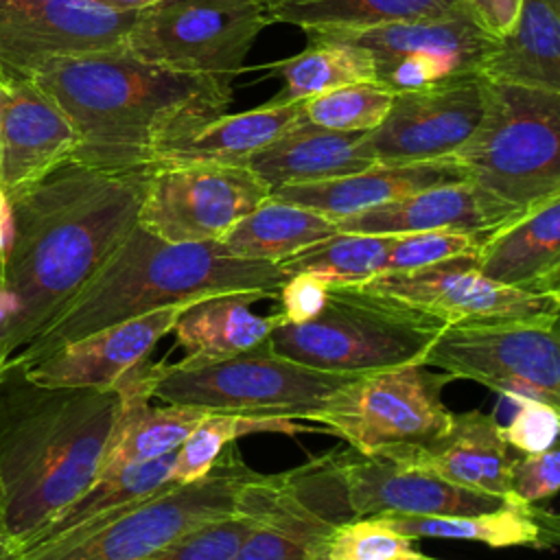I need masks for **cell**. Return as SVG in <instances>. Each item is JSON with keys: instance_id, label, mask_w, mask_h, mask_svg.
Segmentation results:
<instances>
[{"instance_id": "6da1fadb", "label": "cell", "mask_w": 560, "mask_h": 560, "mask_svg": "<svg viewBox=\"0 0 560 560\" xmlns=\"http://www.w3.org/2000/svg\"><path fill=\"white\" fill-rule=\"evenodd\" d=\"M149 173H105L66 160L15 197L4 287L18 313L0 332L9 359L98 271L138 223Z\"/></svg>"}, {"instance_id": "7a4b0ae2", "label": "cell", "mask_w": 560, "mask_h": 560, "mask_svg": "<svg viewBox=\"0 0 560 560\" xmlns=\"http://www.w3.org/2000/svg\"><path fill=\"white\" fill-rule=\"evenodd\" d=\"M33 79L74 127L70 160L120 175L151 173L232 98L230 79L155 66L127 48L52 57Z\"/></svg>"}, {"instance_id": "3957f363", "label": "cell", "mask_w": 560, "mask_h": 560, "mask_svg": "<svg viewBox=\"0 0 560 560\" xmlns=\"http://www.w3.org/2000/svg\"><path fill=\"white\" fill-rule=\"evenodd\" d=\"M120 396L50 387L4 361L0 370V494L20 549L98 475Z\"/></svg>"}, {"instance_id": "277c9868", "label": "cell", "mask_w": 560, "mask_h": 560, "mask_svg": "<svg viewBox=\"0 0 560 560\" xmlns=\"http://www.w3.org/2000/svg\"><path fill=\"white\" fill-rule=\"evenodd\" d=\"M284 280L278 265L238 258L219 241L168 243L136 223L85 287L7 361L28 365L101 328L214 293L262 291L276 300Z\"/></svg>"}, {"instance_id": "5b68a950", "label": "cell", "mask_w": 560, "mask_h": 560, "mask_svg": "<svg viewBox=\"0 0 560 560\" xmlns=\"http://www.w3.org/2000/svg\"><path fill=\"white\" fill-rule=\"evenodd\" d=\"M455 160L501 223L558 197L560 92L486 81L481 122Z\"/></svg>"}, {"instance_id": "8992f818", "label": "cell", "mask_w": 560, "mask_h": 560, "mask_svg": "<svg viewBox=\"0 0 560 560\" xmlns=\"http://www.w3.org/2000/svg\"><path fill=\"white\" fill-rule=\"evenodd\" d=\"M262 475L228 444L212 468L22 549V560H144L186 532L232 514Z\"/></svg>"}, {"instance_id": "52a82bcc", "label": "cell", "mask_w": 560, "mask_h": 560, "mask_svg": "<svg viewBox=\"0 0 560 560\" xmlns=\"http://www.w3.org/2000/svg\"><path fill=\"white\" fill-rule=\"evenodd\" d=\"M444 326L440 317L357 282H330L324 308L302 324L280 322L269 343L300 365L361 376L420 363Z\"/></svg>"}, {"instance_id": "ba28073f", "label": "cell", "mask_w": 560, "mask_h": 560, "mask_svg": "<svg viewBox=\"0 0 560 560\" xmlns=\"http://www.w3.org/2000/svg\"><path fill=\"white\" fill-rule=\"evenodd\" d=\"M348 378L352 376L313 370L278 354L269 337L208 365L179 368L175 363L147 361L144 370L151 398L162 402L201 407L210 413L298 422H308L328 394Z\"/></svg>"}, {"instance_id": "9c48e42d", "label": "cell", "mask_w": 560, "mask_h": 560, "mask_svg": "<svg viewBox=\"0 0 560 560\" xmlns=\"http://www.w3.org/2000/svg\"><path fill=\"white\" fill-rule=\"evenodd\" d=\"M444 372L407 363L348 378L308 418L361 455H387L427 446L442 435L453 411L442 400Z\"/></svg>"}, {"instance_id": "30bf717a", "label": "cell", "mask_w": 560, "mask_h": 560, "mask_svg": "<svg viewBox=\"0 0 560 560\" xmlns=\"http://www.w3.org/2000/svg\"><path fill=\"white\" fill-rule=\"evenodd\" d=\"M267 24L262 0H158L138 11L125 48L155 66L232 81Z\"/></svg>"}, {"instance_id": "8fae6325", "label": "cell", "mask_w": 560, "mask_h": 560, "mask_svg": "<svg viewBox=\"0 0 560 560\" xmlns=\"http://www.w3.org/2000/svg\"><path fill=\"white\" fill-rule=\"evenodd\" d=\"M558 317L462 326L448 324L420 363L481 383L508 398L560 407Z\"/></svg>"}, {"instance_id": "7c38bea8", "label": "cell", "mask_w": 560, "mask_h": 560, "mask_svg": "<svg viewBox=\"0 0 560 560\" xmlns=\"http://www.w3.org/2000/svg\"><path fill=\"white\" fill-rule=\"evenodd\" d=\"M269 195L247 166L160 164L147 175L138 225L168 243L219 241Z\"/></svg>"}, {"instance_id": "4fadbf2b", "label": "cell", "mask_w": 560, "mask_h": 560, "mask_svg": "<svg viewBox=\"0 0 560 560\" xmlns=\"http://www.w3.org/2000/svg\"><path fill=\"white\" fill-rule=\"evenodd\" d=\"M440 317L446 326H479L558 317L560 293H527L503 287L477 271L475 254L440 260L411 271H392L357 282Z\"/></svg>"}, {"instance_id": "5bb4252c", "label": "cell", "mask_w": 560, "mask_h": 560, "mask_svg": "<svg viewBox=\"0 0 560 560\" xmlns=\"http://www.w3.org/2000/svg\"><path fill=\"white\" fill-rule=\"evenodd\" d=\"M322 457L350 518L468 516L503 503L499 497L457 488L396 457L361 455L354 448L330 451Z\"/></svg>"}, {"instance_id": "9a60e30c", "label": "cell", "mask_w": 560, "mask_h": 560, "mask_svg": "<svg viewBox=\"0 0 560 560\" xmlns=\"http://www.w3.org/2000/svg\"><path fill=\"white\" fill-rule=\"evenodd\" d=\"M486 79L477 72L396 92L387 116L368 131L376 162L405 164L455 158L483 116Z\"/></svg>"}, {"instance_id": "2e32d148", "label": "cell", "mask_w": 560, "mask_h": 560, "mask_svg": "<svg viewBox=\"0 0 560 560\" xmlns=\"http://www.w3.org/2000/svg\"><path fill=\"white\" fill-rule=\"evenodd\" d=\"M182 306H164L101 328L20 368L39 385L112 389L127 370L149 359L155 343L173 330Z\"/></svg>"}, {"instance_id": "e0dca14e", "label": "cell", "mask_w": 560, "mask_h": 560, "mask_svg": "<svg viewBox=\"0 0 560 560\" xmlns=\"http://www.w3.org/2000/svg\"><path fill=\"white\" fill-rule=\"evenodd\" d=\"M74 147L72 122L35 79L7 85L0 114V190L9 199L70 160Z\"/></svg>"}, {"instance_id": "ac0fdd59", "label": "cell", "mask_w": 560, "mask_h": 560, "mask_svg": "<svg viewBox=\"0 0 560 560\" xmlns=\"http://www.w3.org/2000/svg\"><path fill=\"white\" fill-rule=\"evenodd\" d=\"M319 33L368 50L374 63L420 57L438 63L451 77L479 74V66L494 42V37L472 20L464 4L442 18Z\"/></svg>"}, {"instance_id": "d6986e66", "label": "cell", "mask_w": 560, "mask_h": 560, "mask_svg": "<svg viewBox=\"0 0 560 560\" xmlns=\"http://www.w3.org/2000/svg\"><path fill=\"white\" fill-rule=\"evenodd\" d=\"M466 179V168L455 158L405 164L374 162L363 171L337 179L282 186L273 190L271 197L319 212L330 221H339L411 192Z\"/></svg>"}, {"instance_id": "ffe728a7", "label": "cell", "mask_w": 560, "mask_h": 560, "mask_svg": "<svg viewBox=\"0 0 560 560\" xmlns=\"http://www.w3.org/2000/svg\"><path fill=\"white\" fill-rule=\"evenodd\" d=\"M387 457L402 459L464 490L499 499L512 497L510 455L501 424L479 409L453 413L448 429L427 446L387 453Z\"/></svg>"}, {"instance_id": "44dd1931", "label": "cell", "mask_w": 560, "mask_h": 560, "mask_svg": "<svg viewBox=\"0 0 560 560\" xmlns=\"http://www.w3.org/2000/svg\"><path fill=\"white\" fill-rule=\"evenodd\" d=\"M475 265L497 284L560 293V195L492 230Z\"/></svg>"}, {"instance_id": "7402d4cb", "label": "cell", "mask_w": 560, "mask_h": 560, "mask_svg": "<svg viewBox=\"0 0 560 560\" xmlns=\"http://www.w3.org/2000/svg\"><path fill=\"white\" fill-rule=\"evenodd\" d=\"M147 361L136 363L112 387L118 392L120 402L98 472L177 451L188 433L210 413L201 407L175 402L151 405L144 381Z\"/></svg>"}, {"instance_id": "603a6c76", "label": "cell", "mask_w": 560, "mask_h": 560, "mask_svg": "<svg viewBox=\"0 0 560 560\" xmlns=\"http://www.w3.org/2000/svg\"><path fill=\"white\" fill-rule=\"evenodd\" d=\"M374 153L365 133H348L300 120L247 160V168L273 192L282 186L315 184L372 166Z\"/></svg>"}, {"instance_id": "cb8c5ba5", "label": "cell", "mask_w": 560, "mask_h": 560, "mask_svg": "<svg viewBox=\"0 0 560 560\" xmlns=\"http://www.w3.org/2000/svg\"><path fill=\"white\" fill-rule=\"evenodd\" d=\"M258 300H269V295L262 291H225L184 304L171 330L175 346L184 350V359L175 365H208L267 339L282 319L276 311L254 315L249 306Z\"/></svg>"}, {"instance_id": "d4e9b609", "label": "cell", "mask_w": 560, "mask_h": 560, "mask_svg": "<svg viewBox=\"0 0 560 560\" xmlns=\"http://www.w3.org/2000/svg\"><path fill=\"white\" fill-rule=\"evenodd\" d=\"M337 232L354 234H413L433 230L492 232L501 223L477 188L466 179L433 186L407 197L361 210L335 221Z\"/></svg>"}, {"instance_id": "484cf974", "label": "cell", "mask_w": 560, "mask_h": 560, "mask_svg": "<svg viewBox=\"0 0 560 560\" xmlns=\"http://www.w3.org/2000/svg\"><path fill=\"white\" fill-rule=\"evenodd\" d=\"M337 523L306 483L302 468L280 472L273 501L232 560H317L322 540Z\"/></svg>"}, {"instance_id": "4316f807", "label": "cell", "mask_w": 560, "mask_h": 560, "mask_svg": "<svg viewBox=\"0 0 560 560\" xmlns=\"http://www.w3.org/2000/svg\"><path fill=\"white\" fill-rule=\"evenodd\" d=\"M479 74L494 83L560 92V4L521 0L514 24L494 37Z\"/></svg>"}, {"instance_id": "83f0119b", "label": "cell", "mask_w": 560, "mask_h": 560, "mask_svg": "<svg viewBox=\"0 0 560 560\" xmlns=\"http://www.w3.org/2000/svg\"><path fill=\"white\" fill-rule=\"evenodd\" d=\"M387 521L409 538H455L490 547L556 549L560 536L553 512L516 497L503 499L494 510L468 516H389Z\"/></svg>"}, {"instance_id": "f1b7e54d", "label": "cell", "mask_w": 560, "mask_h": 560, "mask_svg": "<svg viewBox=\"0 0 560 560\" xmlns=\"http://www.w3.org/2000/svg\"><path fill=\"white\" fill-rule=\"evenodd\" d=\"M304 120L302 101L265 103L241 114H221L173 144L160 164H234L245 166L247 160L273 142L278 136ZM158 164V166H160Z\"/></svg>"}, {"instance_id": "f546056e", "label": "cell", "mask_w": 560, "mask_h": 560, "mask_svg": "<svg viewBox=\"0 0 560 560\" xmlns=\"http://www.w3.org/2000/svg\"><path fill=\"white\" fill-rule=\"evenodd\" d=\"M332 234H337V225L328 217L269 195L260 206L236 221L219 243L238 258L278 265Z\"/></svg>"}, {"instance_id": "4dcf8cb0", "label": "cell", "mask_w": 560, "mask_h": 560, "mask_svg": "<svg viewBox=\"0 0 560 560\" xmlns=\"http://www.w3.org/2000/svg\"><path fill=\"white\" fill-rule=\"evenodd\" d=\"M457 7L462 0H278L267 18L304 31H346L442 18Z\"/></svg>"}, {"instance_id": "1f68e13d", "label": "cell", "mask_w": 560, "mask_h": 560, "mask_svg": "<svg viewBox=\"0 0 560 560\" xmlns=\"http://www.w3.org/2000/svg\"><path fill=\"white\" fill-rule=\"evenodd\" d=\"M308 46L280 63L284 90L271 103L308 101L335 88L376 81L368 50L319 31H304Z\"/></svg>"}, {"instance_id": "d6a6232c", "label": "cell", "mask_w": 560, "mask_h": 560, "mask_svg": "<svg viewBox=\"0 0 560 560\" xmlns=\"http://www.w3.org/2000/svg\"><path fill=\"white\" fill-rule=\"evenodd\" d=\"M175 459V451L162 457L138 462L129 466H120L114 470H103L94 477V481L70 503L66 505L48 525H44L26 547L59 536L98 514L118 510L131 501L147 499L175 481H171V466ZM177 486V483H175ZM24 547V549H26Z\"/></svg>"}, {"instance_id": "836d02e7", "label": "cell", "mask_w": 560, "mask_h": 560, "mask_svg": "<svg viewBox=\"0 0 560 560\" xmlns=\"http://www.w3.org/2000/svg\"><path fill=\"white\" fill-rule=\"evenodd\" d=\"M392 241L389 234L337 232L280 260L278 269L287 278L308 273L337 284L365 282L383 273Z\"/></svg>"}, {"instance_id": "e575fe53", "label": "cell", "mask_w": 560, "mask_h": 560, "mask_svg": "<svg viewBox=\"0 0 560 560\" xmlns=\"http://www.w3.org/2000/svg\"><path fill=\"white\" fill-rule=\"evenodd\" d=\"M280 486V475H262L232 514L203 523L144 560H232L247 534L260 523Z\"/></svg>"}, {"instance_id": "d590c367", "label": "cell", "mask_w": 560, "mask_h": 560, "mask_svg": "<svg viewBox=\"0 0 560 560\" xmlns=\"http://www.w3.org/2000/svg\"><path fill=\"white\" fill-rule=\"evenodd\" d=\"M302 431H315L308 424L287 418H254L236 413H208L179 444L171 466V481L190 483L203 477L221 451L243 435L252 433H287L298 435Z\"/></svg>"}, {"instance_id": "8d00e7d4", "label": "cell", "mask_w": 560, "mask_h": 560, "mask_svg": "<svg viewBox=\"0 0 560 560\" xmlns=\"http://www.w3.org/2000/svg\"><path fill=\"white\" fill-rule=\"evenodd\" d=\"M394 92L376 81L335 88L308 101H302L304 120L332 131H372L389 112Z\"/></svg>"}, {"instance_id": "74e56055", "label": "cell", "mask_w": 560, "mask_h": 560, "mask_svg": "<svg viewBox=\"0 0 560 560\" xmlns=\"http://www.w3.org/2000/svg\"><path fill=\"white\" fill-rule=\"evenodd\" d=\"M411 538L387 518L359 516L337 523L322 540L317 560H422Z\"/></svg>"}, {"instance_id": "f35d334b", "label": "cell", "mask_w": 560, "mask_h": 560, "mask_svg": "<svg viewBox=\"0 0 560 560\" xmlns=\"http://www.w3.org/2000/svg\"><path fill=\"white\" fill-rule=\"evenodd\" d=\"M490 232H453V230H433V232H413L396 234L385 260L383 273L392 271H411L427 265H435L446 258L477 254Z\"/></svg>"}, {"instance_id": "ab89813d", "label": "cell", "mask_w": 560, "mask_h": 560, "mask_svg": "<svg viewBox=\"0 0 560 560\" xmlns=\"http://www.w3.org/2000/svg\"><path fill=\"white\" fill-rule=\"evenodd\" d=\"M518 409L512 420L501 427V438L508 446L521 453H540L556 446L560 431V407L534 398H512Z\"/></svg>"}, {"instance_id": "60d3db41", "label": "cell", "mask_w": 560, "mask_h": 560, "mask_svg": "<svg viewBox=\"0 0 560 560\" xmlns=\"http://www.w3.org/2000/svg\"><path fill=\"white\" fill-rule=\"evenodd\" d=\"M560 486V453L556 446L540 453H523L510 457V492L512 497L540 505L549 501Z\"/></svg>"}, {"instance_id": "b9f144b4", "label": "cell", "mask_w": 560, "mask_h": 560, "mask_svg": "<svg viewBox=\"0 0 560 560\" xmlns=\"http://www.w3.org/2000/svg\"><path fill=\"white\" fill-rule=\"evenodd\" d=\"M328 284L330 282L308 273L289 276L276 295L280 302L276 313L287 324H302L313 319L324 308Z\"/></svg>"}, {"instance_id": "7bdbcfd3", "label": "cell", "mask_w": 560, "mask_h": 560, "mask_svg": "<svg viewBox=\"0 0 560 560\" xmlns=\"http://www.w3.org/2000/svg\"><path fill=\"white\" fill-rule=\"evenodd\" d=\"M472 20L492 37H501L516 20L521 0H462Z\"/></svg>"}, {"instance_id": "ee69618b", "label": "cell", "mask_w": 560, "mask_h": 560, "mask_svg": "<svg viewBox=\"0 0 560 560\" xmlns=\"http://www.w3.org/2000/svg\"><path fill=\"white\" fill-rule=\"evenodd\" d=\"M13 245V208L4 190H0V280L4 282V267Z\"/></svg>"}, {"instance_id": "f6af8a7d", "label": "cell", "mask_w": 560, "mask_h": 560, "mask_svg": "<svg viewBox=\"0 0 560 560\" xmlns=\"http://www.w3.org/2000/svg\"><path fill=\"white\" fill-rule=\"evenodd\" d=\"M15 313H18V300L0 280V332L9 326V322L15 317Z\"/></svg>"}, {"instance_id": "bcb514c9", "label": "cell", "mask_w": 560, "mask_h": 560, "mask_svg": "<svg viewBox=\"0 0 560 560\" xmlns=\"http://www.w3.org/2000/svg\"><path fill=\"white\" fill-rule=\"evenodd\" d=\"M107 9H114V11H142L151 4H155L158 0H94Z\"/></svg>"}, {"instance_id": "7dc6e473", "label": "cell", "mask_w": 560, "mask_h": 560, "mask_svg": "<svg viewBox=\"0 0 560 560\" xmlns=\"http://www.w3.org/2000/svg\"><path fill=\"white\" fill-rule=\"evenodd\" d=\"M52 0H0V13L9 11V9H20V7H37V4H46Z\"/></svg>"}, {"instance_id": "c3c4849f", "label": "cell", "mask_w": 560, "mask_h": 560, "mask_svg": "<svg viewBox=\"0 0 560 560\" xmlns=\"http://www.w3.org/2000/svg\"><path fill=\"white\" fill-rule=\"evenodd\" d=\"M4 98H7V85L0 83V114H2V105H4Z\"/></svg>"}, {"instance_id": "681fc988", "label": "cell", "mask_w": 560, "mask_h": 560, "mask_svg": "<svg viewBox=\"0 0 560 560\" xmlns=\"http://www.w3.org/2000/svg\"><path fill=\"white\" fill-rule=\"evenodd\" d=\"M4 361H7V357H4V354H2V348H0V370H2V368H4Z\"/></svg>"}, {"instance_id": "f907efd6", "label": "cell", "mask_w": 560, "mask_h": 560, "mask_svg": "<svg viewBox=\"0 0 560 560\" xmlns=\"http://www.w3.org/2000/svg\"><path fill=\"white\" fill-rule=\"evenodd\" d=\"M262 2H265V7H267V9H269V7H271V4H276V2H278V0H262Z\"/></svg>"}, {"instance_id": "816d5d0a", "label": "cell", "mask_w": 560, "mask_h": 560, "mask_svg": "<svg viewBox=\"0 0 560 560\" xmlns=\"http://www.w3.org/2000/svg\"><path fill=\"white\" fill-rule=\"evenodd\" d=\"M422 560H438V558H429V556H424V558H422Z\"/></svg>"}, {"instance_id": "f5cc1de1", "label": "cell", "mask_w": 560, "mask_h": 560, "mask_svg": "<svg viewBox=\"0 0 560 560\" xmlns=\"http://www.w3.org/2000/svg\"><path fill=\"white\" fill-rule=\"evenodd\" d=\"M551 2H556V4H560V0H551Z\"/></svg>"}]
</instances>
